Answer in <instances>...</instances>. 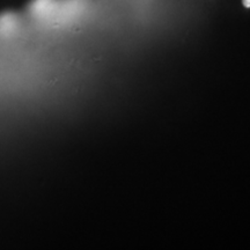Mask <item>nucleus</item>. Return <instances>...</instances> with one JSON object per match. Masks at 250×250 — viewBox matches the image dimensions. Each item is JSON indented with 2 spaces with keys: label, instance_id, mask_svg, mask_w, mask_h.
Instances as JSON below:
<instances>
[{
  "label": "nucleus",
  "instance_id": "nucleus-1",
  "mask_svg": "<svg viewBox=\"0 0 250 250\" xmlns=\"http://www.w3.org/2000/svg\"><path fill=\"white\" fill-rule=\"evenodd\" d=\"M18 28V18L7 13L0 17V35H9Z\"/></svg>",
  "mask_w": 250,
  "mask_h": 250
},
{
  "label": "nucleus",
  "instance_id": "nucleus-2",
  "mask_svg": "<svg viewBox=\"0 0 250 250\" xmlns=\"http://www.w3.org/2000/svg\"><path fill=\"white\" fill-rule=\"evenodd\" d=\"M52 6H54V0H36L31 6V9L37 17H45L51 12Z\"/></svg>",
  "mask_w": 250,
  "mask_h": 250
},
{
  "label": "nucleus",
  "instance_id": "nucleus-3",
  "mask_svg": "<svg viewBox=\"0 0 250 250\" xmlns=\"http://www.w3.org/2000/svg\"><path fill=\"white\" fill-rule=\"evenodd\" d=\"M242 2L245 5V7L250 8V0H242Z\"/></svg>",
  "mask_w": 250,
  "mask_h": 250
}]
</instances>
